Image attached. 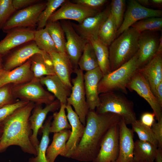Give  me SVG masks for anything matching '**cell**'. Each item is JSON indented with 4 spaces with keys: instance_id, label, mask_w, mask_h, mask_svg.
Masks as SVG:
<instances>
[{
    "instance_id": "obj_1",
    "label": "cell",
    "mask_w": 162,
    "mask_h": 162,
    "mask_svg": "<svg viewBox=\"0 0 162 162\" xmlns=\"http://www.w3.org/2000/svg\"><path fill=\"white\" fill-rule=\"evenodd\" d=\"M121 118L114 113H98L95 110H89L82 136L70 158L80 161H92L98 153L102 141L107 131L119 123Z\"/></svg>"
},
{
    "instance_id": "obj_2",
    "label": "cell",
    "mask_w": 162,
    "mask_h": 162,
    "mask_svg": "<svg viewBox=\"0 0 162 162\" xmlns=\"http://www.w3.org/2000/svg\"><path fill=\"white\" fill-rule=\"evenodd\" d=\"M35 104L29 102L19 108L1 123L3 133L0 139V153L9 146L20 147L24 152L37 155L30 138L32 134L29 118Z\"/></svg>"
},
{
    "instance_id": "obj_3",
    "label": "cell",
    "mask_w": 162,
    "mask_h": 162,
    "mask_svg": "<svg viewBox=\"0 0 162 162\" xmlns=\"http://www.w3.org/2000/svg\"><path fill=\"white\" fill-rule=\"evenodd\" d=\"M140 34L130 27L121 34L110 45L109 51L111 71L127 62L136 53Z\"/></svg>"
},
{
    "instance_id": "obj_4",
    "label": "cell",
    "mask_w": 162,
    "mask_h": 162,
    "mask_svg": "<svg viewBox=\"0 0 162 162\" xmlns=\"http://www.w3.org/2000/svg\"><path fill=\"white\" fill-rule=\"evenodd\" d=\"M137 52L129 61L115 70L103 75L98 85V94L119 91L127 94V85L139 69Z\"/></svg>"
},
{
    "instance_id": "obj_5",
    "label": "cell",
    "mask_w": 162,
    "mask_h": 162,
    "mask_svg": "<svg viewBox=\"0 0 162 162\" xmlns=\"http://www.w3.org/2000/svg\"><path fill=\"white\" fill-rule=\"evenodd\" d=\"M99 103L95 111L98 113L110 112L122 118L127 125L136 120L133 102L122 93L113 91L99 94Z\"/></svg>"
},
{
    "instance_id": "obj_6",
    "label": "cell",
    "mask_w": 162,
    "mask_h": 162,
    "mask_svg": "<svg viewBox=\"0 0 162 162\" xmlns=\"http://www.w3.org/2000/svg\"><path fill=\"white\" fill-rule=\"evenodd\" d=\"M11 92L14 98L35 104L47 105L55 100L54 96L44 89L39 79L34 78L24 84L12 85Z\"/></svg>"
},
{
    "instance_id": "obj_7",
    "label": "cell",
    "mask_w": 162,
    "mask_h": 162,
    "mask_svg": "<svg viewBox=\"0 0 162 162\" xmlns=\"http://www.w3.org/2000/svg\"><path fill=\"white\" fill-rule=\"evenodd\" d=\"M74 72L76 76L71 80V94L67 99V104L72 106L82 124L85 126L86 118L89 110L86 98L83 71L77 68Z\"/></svg>"
},
{
    "instance_id": "obj_8",
    "label": "cell",
    "mask_w": 162,
    "mask_h": 162,
    "mask_svg": "<svg viewBox=\"0 0 162 162\" xmlns=\"http://www.w3.org/2000/svg\"><path fill=\"white\" fill-rule=\"evenodd\" d=\"M46 2H38L22 9L14 14L3 26L4 32L16 28H32L37 25L39 16Z\"/></svg>"
},
{
    "instance_id": "obj_9",
    "label": "cell",
    "mask_w": 162,
    "mask_h": 162,
    "mask_svg": "<svg viewBox=\"0 0 162 162\" xmlns=\"http://www.w3.org/2000/svg\"><path fill=\"white\" fill-rule=\"evenodd\" d=\"M60 23L65 35L66 52L74 68H77L80 58L88 41L77 32L70 21L61 20Z\"/></svg>"
},
{
    "instance_id": "obj_10",
    "label": "cell",
    "mask_w": 162,
    "mask_h": 162,
    "mask_svg": "<svg viewBox=\"0 0 162 162\" xmlns=\"http://www.w3.org/2000/svg\"><path fill=\"white\" fill-rule=\"evenodd\" d=\"M162 16L160 10L148 8L141 5L136 0H130L122 22L117 30L116 37L140 20L150 17H161Z\"/></svg>"
},
{
    "instance_id": "obj_11",
    "label": "cell",
    "mask_w": 162,
    "mask_h": 162,
    "mask_svg": "<svg viewBox=\"0 0 162 162\" xmlns=\"http://www.w3.org/2000/svg\"><path fill=\"white\" fill-rule=\"evenodd\" d=\"M99 12L100 11L67 0L53 14L48 22L72 20L80 24L86 18L93 16Z\"/></svg>"
},
{
    "instance_id": "obj_12",
    "label": "cell",
    "mask_w": 162,
    "mask_h": 162,
    "mask_svg": "<svg viewBox=\"0 0 162 162\" xmlns=\"http://www.w3.org/2000/svg\"><path fill=\"white\" fill-rule=\"evenodd\" d=\"M119 123L107 131L102 141L98 153L92 162H112L116 160L119 153Z\"/></svg>"
},
{
    "instance_id": "obj_13",
    "label": "cell",
    "mask_w": 162,
    "mask_h": 162,
    "mask_svg": "<svg viewBox=\"0 0 162 162\" xmlns=\"http://www.w3.org/2000/svg\"><path fill=\"white\" fill-rule=\"evenodd\" d=\"M127 88L136 92L148 103L158 121L162 118V107L158 103L148 82L138 70L128 83Z\"/></svg>"
},
{
    "instance_id": "obj_14",
    "label": "cell",
    "mask_w": 162,
    "mask_h": 162,
    "mask_svg": "<svg viewBox=\"0 0 162 162\" xmlns=\"http://www.w3.org/2000/svg\"><path fill=\"white\" fill-rule=\"evenodd\" d=\"M159 32L145 31L140 33L137 51L139 68L147 64L156 53L161 35Z\"/></svg>"
},
{
    "instance_id": "obj_15",
    "label": "cell",
    "mask_w": 162,
    "mask_h": 162,
    "mask_svg": "<svg viewBox=\"0 0 162 162\" xmlns=\"http://www.w3.org/2000/svg\"><path fill=\"white\" fill-rule=\"evenodd\" d=\"M35 31L25 28H16L8 31L6 36L0 41V56L3 57L16 47L34 40Z\"/></svg>"
},
{
    "instance_id": "obj_16",
    "label": "cell",
    "mask_w": 162,
    "mask_h": 162,
    "mask_svg": "<svg viewBox=\"0 0 162 162\" xmlns=\"http://www.w3.org/2000/svg\"><path fill=\"white\" fill-rule=\"evenodd\" d=\"M110 13V5L95 15L86 18L81 23H71L77 33L86 39L90 38H97L101 26Z\"/></svg>"
},
{
    "instance_id": "obj_17",
    "label": "cell",
    "mask_w": 162,
    "mask_h": 162,
    "mask_svg": "<svg viewBox=\"0 0 162 162\" xmlns=\"http://www.w3.org/2000/svg\"><path fill=\"white\" fill-rule=\"evenodd\" d=\"M60 103L58 100H55L50 104L43 108L40 104H35L29 121L32 134L30 138L31 142L35 148L39 145L40 141L38 136L39 130L41 129L44 122L49 113L55 112L60 108Z\"/></svg>"
},
{
    "instance_id": "obj_18",
    "label": "cell",
    "mask_w": 162,
    "mask_h": 162,
    "mask_svg": "<svg viewBox=\"0 0 162 162\" xmlns=\"http://www.w3.org/2000/svg\"><path fill=\"white\" fill-rule=\"evenodd\" d=\"M119 125V153L116 162H134V132L127 127L122 118Z\"/></svg>"
},
{
    "instance_id": "obj_19",
    "label": "cell",
    "mask_w": 162,
    "mask_h": 162,
    "mask_svg": "<svg viewBox=\"0 0 162 162\" xmlns=\"http://www.w3.org/2000/svg\"><path fill=\"white\" fill-rule=\"evenodd\" d=\"M67 117L71 128L70 137L66 143L65 157L70 158L72 154L77 147L83 135L84 126L71 106L67 104L66 106Z\"/></svg>"
},
{
    "instance_id": "obj_20",
    "label": "cell",
    "mask_w": 162,
    "mask_h": 162,
    "mask_svg": "<svg viewBox=\"0 0 162 162\" xmlns=\"http://www.w3.org/2000/svg\"><path fill=\"white\" fill-rule=\"evenodd\" d=\"M103 75L99 67L86 71L84 74L86 100L89 110H95L99 105V98L98 86Z\"/></svg>"
},
{
    "instance_id": "obj_21",
    "label": "cell",
    "mask_w": 162,
    "mask_h": 162,
    "mask_svg": "<svg viewBox=\"0 0 162 162\" xmlns=\"http://www.w3.org/2000/svg\"><path fill=\"white\" fill-rule=\"evenodd\" d=\"M45 52L40 49L34 42L29 43L8 56L3 62V69L10 71L23 64L34 55Z\"/></svg>"
},
{
    "instance_id": "obj_22",
    "label": "cell",
    "mask_w": 162,
    "mask_h": 162,
    "mask_svg": "<svg viewBox=\"0 0 162 162\" xmlns=\"http://www.w3.org/2000/svg\"><path fill=\"white\" fill-rule=\"evenodd\" d=\"M34 78L29 59L21 65L9 71L4 70L0 78V87L7 84L16 86L24 84Z\"/></svg>"
},
{
    "instance_id": "obj_23",
    "label": "cell",
    "mask_w": 162,
    "mask_h": 162,
    "mask_svg": "<svg viewBox=\"0 0 162 162\" xmlns=\"http://www.w3.org/2000/svg\"><path fill=\"white\" fill-rule=\"evenodd\" d=\"M137 70L147 80L154 95L156 87L162 81V52H157L147 64Z\"/></svg>"
},
{
    "instance_id": "obj_24",
    "label": "cell",
    "mask_w": 162,
    "mask_h": 162,
    "mask_svg": "<svg viewBox=\"0 0 162 162\" xmlns=\"http://www.w3.org/2000/svg\"><path fill=\"white\" fill-rule=\"evenodd\" d=\"M49 54L56 75L71 89V75L74 67L66 52H55Z\"/></svg>"
},
{
    "instance_id": "obj_25",
    "label": "cell",
    "mask_w": 162,
    "mask_h": 162,
    "mask_svg": "<svg viewBox=\"0 0 162 162\" xmlns=\"http://www.w3.org/2000/svg\"><path fill=\"white\" fill-rule=\"evenodd\" d=\"M40 83L45 85L48 92L56 98L60 104L67 105V99L71 89L56 75L45 76L39 79Z\"/></svg>"
},
{
    "instance_id": "obj_26",
    "label": "cell",
    "mask_w": 162,
    "mask_h": 162,
    "mask_svg": "<svg viewBox=\"0 0 162 162\" xmlns=\"http://www.w3.org/2000/svg\"><path fill=\"white\" fill-rule=\"evenodd\" d=\"M31 69L34 78L39 79L46 76L56 75L50 55L45 52L38 53L30 58Z\"/></svg>"
},
{
    "instance_id": "obj_27",
    "label": "cell",
    "mask_w": 162,
    "mask_h": 162,
    "mask_svg": "<svg viewBox=\"0 0 162 162\" xmlns=\"http://www.w3.org/2000/svg\"><path fill=\"white\" fill-rule=\"evenodd\" d=\"M70 134V130L67 129L54 133L52 142L46 150L48 162H54L59 155L65 157L66 143Z\"/></svg>"
},
{
    "instance_id": "obj_28",
    "label": "cell",
    "mask_w": 162,
    "mask_h": 162,
    "mask_svg": "<svg viewBox=\"0 0 162 162\" xmlns=\"http://www.w3.org/2000/svg\"><path fill=\"white\" fill-rule=\"evenodd\" d=\"M93 46L97 58L98 67L103 75L111 72L109 58V48L98 38L86 40Z\"/></svg>"
},
{
    "instance_id": "obj_29",
    "label": "cell",
    "mask_w": 162,
    "mask_h": 162,
    "mask_svg": "<svg viewBox=\"0 0 162 162\" xmlns=\"http://www.w3.org/2000/svg\"><path fill=\"white\" fill-rule=\"evenodd\" d=\"M158 147L146 141L137 140L134 142V162H154Z\"/></svg>"
},
{
    "instance_id": "obj_30",
    "label": "cell",
    "mask_w": 162,
    "mask_h": 162,
    "mask_svg": "<svg viewBox=\"0 0 162 162\" xmlns=\"http://www.w3.org/2000/svg\"><path fill=\"white\" fill-rule=\"evenodd\" d=\"M52 118L50 116L41 128L42 135L38 146L35 149L37 155L34 157L29 158V162H48L46 158V152L50 142L49 128Z\"/></svg>"
},
{
    "instance_id": "obj_31",
    "label": "cell",
    "mask_w": 162,
    "mask_h": 162,
    "mask_svg": "<svg viewBox=\"0 0 162 162\" xmlns=\"http://www.w3.org/2000/svg\"><path fill=\"white\" fill-rule=\"evenodd\" d=\"M117 30L115 20L110 13L99 30L98 38L108 47L116 38Z\"/></svg>"
},
{
    "instance_id": "obj_32",
    "label": "cell",
    "mask_w": 162,
    "mask_h": 162,
    "mask_svg": "<svg viewBox=\"0 0 162 162\" xmlns=\"http://www.w3.org/2000/svg\"><path fill=\"white\" fill-rule=\"evenodd\" d=\"M54 42L57 51L66 52V40L64 30L59 21L47 22L45 27Z\"/></svg>"
},
{
    "instance_id": "obj_33",
    "label": "cell",
    "mask_w": 162,
    "mask_h": 162,
    "mask_svg": "<svg viewBox=\"0 0 162 162\" xmlns=\"http://www.w3.org/2000/svg\"><path fill=\"white\" fill-rule=\"evenodd\" d=\"M79 68L86 72L98 67V63L94 48L88 42L85 45L78 64Z\"/></svg>"
},
{
    "instance_id": "obj_34",
    "label": "cell",
    "mask_w": 162,
    "mask_h": 162,
    "mask_svg": "<svg viewBox=\"0 0 162 162\" xmlns=\"http://www.w3.org/2000/svg\"><path fill=\"white\" fill-rule=\"evenodd\" d=\"M34 40L40 49L48 54L58 52L54 42L45 28L36 30Z\"/></svg>"
},
{
    "instance_id": "obj_35",
    "label": "cell",
    "mask_w": 162,
    "mask_h": 162,
    "mask_svg": "<svg viewBox=\"0 0 162 162\" xmlns=\"http://www.w3.org/2000/svg\"><path fill=\"white\" fill-rule=\"evenodd\" d=\"M66 105L61 104L59 110L54 112L52 116L53 121L49 128L50 133L59 132L64 129H70L71 127L66 114Z\"/></svg>"
},
{
    "instance_id": "obj_36",
    "label": "cell",
    "mask_w": 162,
    "mask_h": 162,
    "mask_svg": "<svg viewBox=\"0 0 162 162\" xmlns=\"http://www.w3.org/2000/svg\"><path fill=\"white\" fill-rule=\"evenodd\" d=\"M140 33L145 31L161 32L162 18L150 17L140 20L131 27Z\"/></svg>"
},
{
    "instance_id": "obj_37",
    "label": "cell",
    "mask_w": 162,
    "mask_h": 162,
    "mask_svg": "<svg viewBox=\"0 0 162 162\" xmlns=\"http://www.w3.org/2000/svg\"><path fill=\"white\" fill-rule=\"evenodd\" d=\"M67 1L66 0H48L46 7L38 18L37 30L44 28L50 17L58 8Z\"/></svg>"
},
{
    "instance_id": "obj_38",
    "label": "cell",
    "mask_w": 162,
    "mask_h": 162,
    "mask_svg": "<svg viewBox=\"0 0 162 162\" xmlns=\"http://www.w3.org/2000/svg\"><path fill=\"white\" fill-rule=\"evenodd\" d=\"M131 125L132 130L137 134L139 140L149 142L158 147L157 140L151 128L143 124L138 120Z\"/></svg>"
},
{
    "instance_id": "obj_39",
    "label": "cell",
    "mask_w": 162,
    "mask_h": 162,
    "mask_svg": "<svg viewBox=\"0 0 162 162\" xmlns=\"http://www.w3.org/2000/svg\"><path fill=\"white\" fill-rule=\"evenodd\" d=\"M126 6L124 0H112L110 5V13L115 20L118 29L123 21Z\"/></svg>"
},
{
    "instance_id": "obj_40",
    "label": "cell",
    "mask_w": 162,
    "mask_h": 162,
    "mask_svg": "<svg viewBox=\"0 0 162 162\" xmlns=\"http://www.w3.org/2000/svg\"><path fill=\"white\" fill-rule=\"evenodd\" d=\"M16 10L12 0H0V30Z\"/></svg>"
},
{
    "instance_id": "obj_41",
    "label": "cell",
    "mask_w": 162,
    "mask_h": 162,
    "mask_svg": "<svg viewBox=\"0 0 162 162\" xmlns=\"http://www.w3.org/2000/svg\"><path fill=\"white\" fill-rule=\"evenodd\" d=\"M29 102L22 100L6 105L0 108V124L19 108Z\"/></svg>"
},
{
    "instance_id": "obj_42",
    "label": "cell",
    "mask_w": 162,
    "mask_h": 162,
    "mask_svg": "<svg viewBox=\"0 0 162 162\" xmlns=\"http://www.w3.org/2000/svg\"><path fill=\"white\" fill-rule=\"evenodd\" d=\"M11 85L8 84L0 87V108L15 102L12 93Z\"/></svg>"
},
{
    "instance_id": "obj_43",
    "label": "cell",
    "mask_w": 162,
    "mask_h": 162,
    "mask_svg": "<svg viewBox=\"0 0 162 162\" xmlns=\"http://www.w3.org/2000/svg\"><path fill=\"white\" fill-rule=\"evenodd\" d=\"M74 3L78 4L99 11L107 2L106 0H75Z\"/></svg>"
},
{
    "instance_id": "obj_44",
    "label": "cell",
    "mask_w": 162,
    "mask_h": 162,
    "mask_svg": "<svg viewBox=\"0 0 162 162\" xmlns=\"http://www.w3.org/2000/svg\"><path fill=\"white\" fill-rule=\"evenodd\" d=\"M151 128L157 140L158 148H162V118L155 122Z\"/></svg>"
},
{
    "instance_id": "obj_45",
    "label": "cell",
    "mask_w": 162,
    "mask_h": 162,
    "mask_svg": "<svg viewBox=\"0 0 162 162\" xmlns=\"http://www.w3.org/2000/svg\"><path fill=\"white\" fill-rule=\"evenodd\" d=\"M155 117L153 112H144L141 115L140 121L143 124L151 128L155 122Z\"/></svg>"
},
{
    "instance_id": "obj_46",
    "label": "cell",
    "mask_w": 162,
    "mask_h": 162,
    "mask_svg": "<svg viewBox=\"0 0 162 162\" xmlns=\"http://www.w3.org/2000/svg\"><path fill=\"white\" fill-rule=\"evenodd\" d=\"M38 0H12V4L16 10L24 8L39 2Z\"/></svg>"
},
{
    "instance_id": "obj_47",
    "label": "cell",
    "mask_w": 162,
    "mask_h": 162,
    "mask_svg": "<svg viewBox=\"0 0 162 162\" xmlns=\"http://www.w3.org/2000/svg\"><path fill=\"white\" fill-rule=\"evenodd\" d=\"M154 95L158 103L162 107V81L156 87Z\"/></svg>"
},
{
    "instance_id": "obj_48",
    "label": "cell",
    "mask_w": 162,
    "mask_h": 162,
    "mask_svg": "<svg viewBox=\"0 0 162 162\" xmlns=\"http://www.w3.org/2000/svg\"><path fill=\"white\" fill-rule=\"evenodd\" d=\"M148 6L153 8H161L162 6V0H148Z\"/></svg>"
},
{
    "instance_id": "obj_49",
    "label": "cell",
    "mask_w": 162,
    "mask_h": 162,
    "mask_svg": "<svg viewBox=\"0 0 162 162\" xmlns=\"http://www.w3.org/2000/svg\"><path fill=\"white\" fill-rule=\"evenodd\" d=\"M155 162H162V149L160 148L158 149V151L155 159ZM140 162H147L141 161Z\"/></svg>"
},
{
    "instance_id": "obj_50",
    "label": "cell",
    "mask_w": 162,
    "mask_h": 162,
    "mask_svg": "<svg viewBox=\"0 0 162 162\" xmlns=\"http://www.w3.org/2000/svg\"><path fill=\"white\" fill-rule=\"evenodd\" d=\"M162 52V32L161 33V35L160 36L159 44L158 46L157 51V52Z\"/></svg>"
},
{
    "instance_id": "obj_51",
    "label": "cell",
    "mask_w": 162,
    "mask_h": 162,
    "mask_svg": "<svg viewBox=\"0 0 162 162\" xmlns=\"http://www.w3.org/2000/svg\"><path fill=\"white\" fill-rule=\"evenodd\" d=\"M3 69L2 57L0 56V70Z\"/></svg>"
},
{
    "instance_id": "obj_52",
    "label": "cell",
    "mask_w": 162,
    "mask_h": 162,
    "mask_svg": "<svg viewBox=\"0 0 162 162\" xmlns=\"http://www.w3.org/2000/svg\"><path fill=\"white\" fill-rule=\"evenodd\" d=\"M3 133V129L1 125V124H0V139L1 137L2 134Z\"/></svg>"
},
{
    "instance_id": "obj_53",
    "label": "cell",
    "mask_w": 162,
    "mask_h": 162,
    "mask_svg": "<svg viewBox=\"0 0 162 162\" xmlns=\"http://www.w3.org/2000/svg\"><path fill=\"white\" fill-rule=\"evenodd\" d=\"M3 71H4V69H3L0 70V77H1V76H2V73H3Z\"/></svg>"
},
{
    "instance_id": "obj_54",
    "label": "cell",
    "mask_w": 162,
    "mask_h": 162,
    "mask_svg": "<svg viewBox=\"0 0 162 162\" xmlns=\"http://www.w3.org/2000/svg\"><path fill=\"white\" fill-rule=\"evenodd\" d=\"M116 162V161H113V162Z\"/></svg>"
},
{
    "instance_id": "obj_55",
    "label": "cell",
    "mask_w": 162,
    "mask_h": 162,
    "mask_svg": "<svg viewBox=\"0 0 162 162\" xmlns=\"http://www.w3.org/2000/svg\"></svg>"
}]
</instances>
